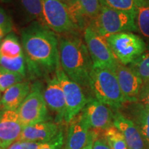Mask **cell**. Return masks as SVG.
Returning a JSON list of instances; mask_svg holds the SVG:
<instances>
[{
  "label": "cell",
  "mask_w": 149,
  "mask_h": 149,
  "mask_svg": "<svg viewBox=\"0 0 149 149\" xmlns=\"http://www.w3.org/2000/svg\"><path fill=\"white\" fill-rule=\"evenodd\" d=\"M89 88L95 98L114 111H117L126 102L114 71L108 68H93Z\"/></svg>",
  "instance_id": "obj_3"
},
{
  "label": "cell",
  "mask_w": 149,
  "mask_h": 149,
  "mask_svg": "<svg viewBox=\"0 0 149 149\" xmlns=\"http://www.w3.org/2000/svg\"><path fill=\"white\" fill-rule=\"evenodd\" d=\"M21 42L29 79H48L60 66L59 38L40 22H32L22 31Z\"/></svg>",
  "instance_id": "obj_1"
},
{
  "label": "cell",
  "mask_w": 149,
  "mask_h": 149,
  "mask_svg": "<svg viewBox=\"0 0 149 149\" xmlns=\"http://www.w3.org/2000/svg\"><path fill=\"white\" fill-rule=\"evenodd\" d=\"M84 38L93 68H108L114 71L119 61L110 48L107 39L99 35L91 26L84 31Z\"/></svg>",
  "instance_id": "obj_7"
},
{
  "label": "cell",
  "mask_w": 149,
  "mask_h": 149,
  "mask_svg": "<svg viewBox=\"0 0 149 149\" xmlns=\"http://www.w3.org/2000/svg\"><path fill=\"white\" fill-rule=\"evenodd\" d=\"M24 126L17 111H0V140L3 149L19 140Z\"/></svg>",
  "instance_id": "obj_14"
},
{
  "label": "cell",
  "mask_w": 149,
  "mask_h": 149,
  "mask_svg": "<svg viewBox=\"0 0 149 149\" xmlns=\"http://www.w3.org/2000/svg\"><path fill=\"white\" fill-rule=\"evenodd\" d=\"M97 135V133L96 132L93 130H91V136H90V139H89L88 142L87 143V144L82 149H93V142H94L95 139L96 138Z\"/></svg>",
  "instance_id": "obj_32"
},
{
  "label": "cell",
  "mask_w": 149,
  "mask_h": 149,
  "mask_svg": "<svg viewBox=\"0 0 149 149\" xmlns=\"http://www.w3.org/2000/svg\"><path fill=\"white\" fill-rule=\"evenodd\" d=\"M0 26L4 27L12 32L13 24L10 16L2 8L0 7Z\"/></svg>",
  "instance_id": "obj_30"
},
{
  "label": "cell",
  "mask_w": 149,
  "mask_h": 149,
  "mask_svg": "<svg viewBox=\"0 0 149 149\" xmlns=\"http://www.w3.org/2000/svg\"><path fill=\"white\" fill-rule=\"evenodd\" d=\"M135 21L137 31L149 38V0H137Z\"/></svg>",
  "instance_id": "obj_20"
},
{
  "label": "cell",
  "mask_w": 149,
  "mask_h": 149,
  "mask_svg": "<svg viewBox=\"0 0 149 149\" xmlns=\"http://www.w3.org/2000/svg\"><path fill=\"white\" fill-rule=\"evenodd\" d=\"M90 136L91 128L78 114L69 123L64 149H82L88 142Z\"/></svg>",
  "instance_id": "obj_17"
},
{
  "label": "cell",
  "mask_w": 149,
  "mask_h": 149,
  "mask_svg": "<svg viewBox=\"0 0 149 149\" xmlns=\"http://www.w3.org/2000/svg\"><path fill=\"white\" fill-rule=\"evenodd\" d=\"M44 24L53 32L60 34H76L77 29L67 6L60 0H42Z\"/></svg>",
  "instance_id": "obj_8"
},
{
  "label": "cell",
  "mask_w": 149,
  "mask_h": 149,
  "mask_svg": "<svg viewBox=\"0 0 149 149\" xmlns=\"http://www.w3.org/2000/svg\"><path fill=\"white\" fill-rule=\"evenodd\" d=\"M147 149H149V144L147 145Z\"/></svg>",
  "instance_id": "obj_36"
},
{
  "label": "cell",
  "mask_w": 149,
  "mask_h": 149,
  "mask_svg": "<svg viewBox=\"0 0 149 149\" xmlns=\"http://www.w3.org/2000/svg\"><path fill=\"white\" fill-rule=\"evenodd\" d=\"M133 120L140 130L145 142L149 144V109L137 104L134 109Z\"/></svg>",
  "instance_id": "obj_21"
},
{
  "label": "cell",
  "mask_w": 149,
  "mask_h": 149,
  "mask_svg": "<svg viewBox=\"0 0 149 149\" xmlns=\"http://www.w3.org/2000/svg\"><path fill=\"white\" fill-rule=\"evenodd\" d=\"M55 75L60 83L66 102L64 121L70 123L82 111L89 99L86 96L81 86L70 79L61 69V66L56 70Z\"/></svg>",
  "instance_id": "obj_9"
},
{
  "label": "cell",
  "mask_w": 149,
  "mask_h": 149,
  "mask_svg": "<svg viewBox=\"0 0 149 149\" xmlns=\"http://www.w3.org/2000/svg\"><path fill=\"white\" fill-rule=\"evenodd\" d=\"M100 1L102 5L115 10L126 12L135 17L137 0H100Z\"/></svg>",
  "instance_id": "obj_25"
},
{
  "label": "cell",
  "mask_w": 149,
  "mask_h": 149,
  "mask_svg": "<svg viewBox=\"0 0 149 149\" xmlns=\"http://www.w3.org/2000/svg\"><path fill=\"white\" fill-rule=\"evenodd\" d=\"M113 125L123 134L128 148L147 149L144 137L135 123L118 111L114 112Z\"/></svg>",
  "instance_id": "obj_15"
},
{
  "label": "cell",
  "mask_w": 149,
  "mask_h": 149,
  "mask_svg": "<svg viewBox=\"0 0 149 149\" xmlns=\"http://www.w3.org/2000/svg\"><path fill=\"white\" fill-rule=\"evenodd\" d=\"M60 131L58 124L55 122L46 121L24 126L19 140L48 142L58 135Z\"/></svg>",
  "instance_id": "obj_16"
},
{
  "label": "cell",
  "mask_w": 149,
  "mask_h": 149,
  "mask_svg": "<svg viewBox=\"0 0 149 149\" xmlns=\"http://www.w3.org/2000/svg\"><path fill=\"white\" fill-rule=\"evenodd\" d=\"M31 86L30 81L24 80L6 89L1 98L2 110L17 111L31 92Z\"/></svg>",
  "instance_id": "obj_18"
},
{
  "label": "cell",
  "mask_w": 149,
  "mask_h": 149,
  "mask_svg": "<svg viewBox=\"0 0 149 149\" xmlns=\"http://www.w3.org/2000/svg\"><path fill=\"white\" fill-rule=\"evenodd\" d=\"M103 137L111 149H129L123 134L114 125L104 130Z\"/></svg>",
  "instance_id": "obj_22"
},
{
  "label": "cell",
  "mask_w": 149,
  "mask_h": 149,
  "mask_svg": "<svg viewBox=\"0 0 149 149\" xmlns=\"http://www.w3.org/2000/svg\"><path fill=\"white\" fill-rule=\"evenodd\" d=\"M43 88L42 84L40 81H35L31 86L29 95L17 110L24 127L50 121Z\"/></svg>",
  "instance_id": "obj_6"
},
{
  "label": "cell",
  "mask_w": 149,
  "mask_h": 149,
  "mask_svg": "<svg viewBox=\"0 0 149 149\" xmlns=\"http://www.w3.org/2000/svg\"><path fill=\"white\" fill-rule=\"evenodd\" d=\"M0 66L26 77V65L23 47L19 37L9 33L0 43Z\"/></svg>",
  "instance_id": "obj_10"
},
{
  "label": "cell",
  "mask_w": 149,
  "mask_h": 149,
  "mask_svg": "<svg viewBox=\"0 0 149 149\" xmlns=\"http://www.w3.org/2000/svg\"><path fill=\"white\" fill-rule=\"evenodd\" d=\"M135 19L129 13L102 4L100 15L88 26L99 35L107 38L117 33L137 31Z\"/></svg>",
  "instance_id": "obj_4"
},
{
  "label": "cell",
  "mask_w": 149,
  "mask_h": 149,
  "mask_svg": "<svg viewBox=\"0 0 149 149\" xmlns=\"http://www.w3.org/2000/svg\"><path fill=\"white\" fill-rule=\"evenodd\" d=\"M59 63L61 69L81 87H89L93 61L86 45L76 34H68L59 39Z\"/></svg>",
  "instance_id": "obj_2"
},
{
  "label": "cell",
  "mask_w": 149,
  "mask_h": 149,
  "mask_svg": "<svg viewBox=\"0 0 149 149\" xmlns=\"http://www.w3.org/2000/svg\"><path fill=\"white\" fill-rule=\"evenodd\" d=\"M19 9L30 21L44 24L42 16V0H15ZM45 25V24H44Z\"/></svg>",
  "instance_id": "obj_19"
},
{
  "label": "cell",
  "mask_w": 149,
  "mask_h": 149,
  "mask_svg": "<svg viewBox=\"0 0 149 149\" xmlns=\"http://www.w3.org/2000/svg\"><path fill=\"white\" fill-rule=\"evenodd\" d=\"M106 39L119 62L126 66L134 62L146 50L144 40L132 33H117Z\"/></svg>",
  "instance_id": "obj_5"
},
{
  "label": "cell",
  "mask_w": 149,
  "mask_h": 149,
  "mask_svg": "<svg viewBox=\"0 0 149 149\" xmlns=\"http://www.w3.org/2000/svg\"><path fill=\"white\" fill-rule=\"evenodd\" d=\"M25 79V76L22 74L6 69L0 66V88L2 93L12 86L24 81Z\"/></svg>",
  "instance_id": "obj_24"
},
{
  "label": "cell",
  "mask_w": 149,
  "mask_h": 149,
  "mask_svg": "<svg viewBox=\"0 0 149 149\" xmlns=\"http://www.w3.org/2000/svg\"><path fill=\"white\" fill-rule=\"evenodd\" d=\"M93 149H111L107 141L103 137H99L98 134L95 139L93 145Z\"/></svg>",
  "instance_id": "obj_31"
},
{
  "label": "cell",
  "mask_w": 149,
  "mask_h": 149,
  "mask_svg": "<svg viewBox=\"0 0 149 149\" xmlns=\"http://www.w3.org/2000/svg\"><path fill=\"white\" fill-rule=\"evenodd\" d=\"M128 66L141 78L143 82L149 81V50L146 49L139 58Z\"/></svg>",
  "instance_id": "obj_23"
},
{
  "label": "cell",
  "mask_w": 149,
  "mask_h": 149,
  "mask_svg": "<svg viewBox=\"0 0 149 149\" xmlns=\"http://www.w3.org/2000/svg\"><path fill=\"white\" fill-rule=\"evenodd\" d=\"M0 149H3V147H2V144H1V140H0Z\"/></svg>",
  "instance_id": "obj_35"
},
{
  "label": "cell",
  "mask_w": 149,
  "mask_h": 149,
  "mask_svg": "<svg viewBox=\"0 0 149 149\" xmlns=\"http://www.w3.org/2000/svg\"><path fill=\"white\" fill-rule=\"evenodd\" d=\"M129 149H130V148H129Z\"/></svg>",
  "instance_id": "obj_37"
},
{
  "label": "cell",
  "mask_w": 149,
  "mask_h": 149,
  "mask_svg": "<svg viewBox=\"0 0 149 149\" xmlns=\"http://www.w3.org/2000/svg\"><path fill=\"white\" fill-rule=\"evenodd\" d=\"M43 95L47 107L55 114V122L59 124L64 120L66 102L63 89L56 75L46 79Z\"/></svg>",
  "instance_id": "obj_12"
},
{
  "label": "cell",
  "mask_w": 149,
  "mask_h": 149,
  "mask_svg": "<svg viewBox=\"0 0 149 149\" xmlns=\"http://www.w3.org/2000/svg\"><path fill=\"white\" fill-rule=\"evenodd\" d=\"M114 72L126 102H137L143 81L129 66L118 62Z\"/></svg>",
  "instance_id": "obj_13"
},
{
  "label": "cell",
  "mask_w": 149,
  "mask_h": 149,
  "mask_svg": "<svg viewBox=\"0 0 149 149\" xmlns=\"http://www.w3.org/2000/svg\"><path fill=\"white\" fill-rule=\"evenodd\" d=\"M65 137L64 133L60 130L59 133L53 139H52L50 144L42 149H62L64 146Z\"/></svg>",
  "instance_id": "obj_29"
},
{
  "label": "cell",
  "mask_w": 149,
  "mask_h": 149,
  "mask_svg": "<svg viewBox=\"0 0 149 149\" xmlns=\"http://www.w3.org/2000/svg\"><path fill=\"white\" fill-rule=\"evenodd\" d=\"M79 114L92 130L104 131L113 126V110L95 98L89 99Z\"/></svg>",
  "instance_id": "obj_11"
},
{
  "label": "cell",
  "mask_w": 149,
  "mask_h": 149,
  "mask_svg": "<svg viewBox=\"0 0 149 149\" xmlns=\"http://www.w3.org/2000/svg\"><path fill=\"white\" fill-rule=\"evenodd\" d=\"M1 88H0V108H1Z\"/></svg>",
  "instance_id": "obj_34"
},
{
  "label": "cell",
  "mask_w": 149,
  "mask_h": 149,
  "mask_svg": "<svg viewBox=\"0 0 149 149\" xmlns=\"http://www.w3.org/2000/svg\"><path fill=\"white\" fill-rule=\"evenodd\" d=\"M86 18L91 22L97 17L101 11L102 4L100 0H78Z\"/></svg>",
  "instance_id": "obj_26"
},
{
  "label": "cell",
  "mask_w": 149,
  "mask_h": 149,
  "mask_svg": "<svg viewBox=\"0 0 149 149\" xmlns=\"http://www.w3.org/2000/svg\"><path fill=\"white\" fill-rule=\"evenodd\" d=\"M51 141L48 142H37L17 140L10 145L6 149H42L47 146Z\"/></svg>",
  "instance_id": "obj_27"
},
{
  "label": "cell",
  "mask_w": 149,
  "mask_h": 149,
  "mask_svg": "<svg viewBox=\"0 0 149 149\" xmlns=\"http://www.w3.org/2000/svg\"><path fill=\"white\" fill-rule=\"evenodd\" d=\"M60 1H62V2L65 3L66 6H69L70 4H72V3H73L74 2H75L77 0H60Z\"/></svg>",
  "instance_id": "obj_33"
},
{
  "label": "cell",
  "mask_w": 149,
  "mask_h": 149,
  "mask_svg": "<svg viewBox=\"0 0 149 149\" xmlns=\"http://www.w3.org/2000/svg\"><path fill=\"white\" fill-rule=\"evenodd\" d=\"M137 102L143 107L149 109V81L143 82Z\"/></svg>",
  "instance_id": "obj_28"
}]
</instances>
